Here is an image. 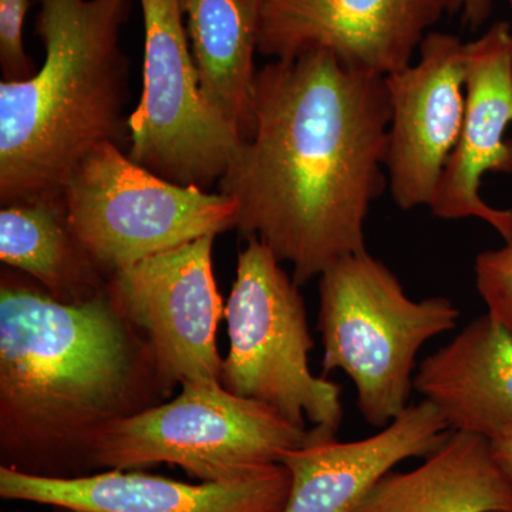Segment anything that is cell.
Listing matches in <instances>:
<instances>
[{"mask_svg": "<svg viewBox=\"0 0 512 512\" xmlns=\"http://www.w3.org/2000/svg\"><path fill=\"white\" fill-rule=\"evenodd\" d=\"M392 119L384 76L326 52L256 72L252 123L218 181L237 228L292 265L299 286L366 251L365 224L387 183Z\"/></svg>", "mask_w": 512, "mask_h": 512, "instance_id": "1", "label": "cell"}, {"mask_svg": "<svg viewBox=\"0 0 512 512\" xmlns=\"http://www.w3.org/2000/svg\"><path fill=\"white\" fill-rule=\"evenodd\" d=\"M171 396L146 338L109 293L69 305L22 272H2L3 467L37 477L90 476L109 427Z\"/></svg>", "mask_w": 512, "mask_h": 512, "instance_id": "2", "label": "cell"}, {"mask_svg": "<svg viewBox=\"0 0 512 512\" xmlns=\"http://www.w3.org/2000/svg\"><path fill=\"white\" fill-rule=\"evenodd\" d=\"M45 63L0 83L2 207L64 181L90 151L126 136L128 59L120 46L130 0H39Z\"/></svg>", "mask_w": 512, "mask_h": 512, "instance_id": "3", "label": "cell"}, {"mask_svg": "<svg viewBox=\"0 0 512 512\" xmlns=\"http://www.w3.org/2000/svg\"><path fill=\"white\" fill-rule=\"evenodd\" d=\"M458 318L444 296L410 298L367 249L346 256L319 276L323 373L342 370L355 384L360 416L383 429L409 407L421 348Z\"/></svg>", "mask_w": 512, "mask_h": 512, "instance_id": "4", "label": "cell"}, {"mask_svg": "<svg viewBox=\"0 0 512 512\" xmlns=\"http://www.w3.org/2000/svg\"><path fill=\"white\" fill-rule=\"evenodd\" d=\"M278 256L255 238L239 251L224 319L229 349L220 383L228 392L264 403L320 439H333L343 421L342 386L315 376V348L305 301Z\"/></svg>", "mask_w": 512, "mask_h": 512, "instance_id": "5", "label": "cell"}, {"mask_svg": "<svg viewBox=\"0 0 512 512\" xmlns=\"http://www.w3.org/2000/svg\"><path fill=\"white\" fill-rule=\"evenodd\" d=\"M312 439V429L221 383H185L175 399L109 427L94 450L93 467L99 473L165 463L201 483H229L281 463L286 451Z\"/></svg>", "mask_w": 512, "mask_h": 512, "instance_id": "6", "label": "cell"}, {"mask_svg": "<svg viewBox=\"0 0 512 512\" xmlns=\"http://www.w3.org/2000/svg\"><path fill=\"white\" fill-rule=\"evenodd\" d=\"M62 192L74 234L107 278L148 256L237 228L238 205L228 195L164 180L119 144L90 151Z\"/></svg>", "mask_w": 512, "mask_h": 512, "instance_id": "7", "label": "cell"}, {"mask_svg": "<svg viewBox=\"0 0 512 512\" xmlns=\"http://www.w3.org/2000/svg\"><path fill=\"white\" fill-rule=\"evenodd\" d=\"M144 84L127 119V156L164 180L208 190L227 173L242 136L202 93L180 0H140Z\"/></svg>", "mask_w": 512, "mask_h": 512, "instance_id": "8", "label": "cell"}, {"mask_svg": "<svg viewBox=\"0 0 512 512\" xmlns=\"http://www.w3.org/2000/svg\"><path fill=\"white\" fill-rule=\"evenodd\" d=\"M215 237H204L121 268L106 292L146 338L167 389L220 383L217 330L225 305L212 268Z\"/></svg>", "mask_w": 512, "mask_h": 512, "instance_id": "9", "label": "cell"}, {"mask_svg": "<svg viewBox=\"0 0 512 512\" xmlns=\"http://www.w3.org/2000/svg\"><path fill=\"white\" fill-rule=\"evenodd\" d=\"M466 43L430 32L419 59L384 76L392 119L386 171L390 194L403 211L433 205L466 113Z\"/></svg>", "mask_w": 512, "mask_h": 512, "instance_id": "10", "label": "cell"}, {"mask_svg": "<svg viewBox=\"0 0 512 512\" xmlns=\"http://www.w3.org/2000/svg\"><path fill=\"white\" fill-rule=\"evenodd\" d=\"M450 0H262L258 52L291 60L326 52L387 76L412 64Z\"/></svg>", "mask_w": 512, "mask_h": 512, "instance_id": "11", "label": "cell"}, {"mask_svg": "<svg viewBox=\"0 0 512 512\" xmlns=\"http://www.w3.org/2000/svg\"><path fill=\"white\" fill-rule=\"evenodd\" d=\"M291 474L282 463L229 483L190 484L141 470L79 478L30 476L0 466V497L83 512H282Z\"/></svg>", "mask_w": 512, "mask_h": 512, "instance_id": "12", "label": "cell"}, {"mask_svg": "<svg viewBox=\"0 0 512 512\" xmlns=\"http://www.w3.org/2000/svg\"><path fill=\"white\" fill-rule=\"evenodd\" d=\"M466 113L457 146L441 175L431 214L440 220L476 218L512 241V210L488 205L480 185L488 173H512V30L495 22L466 43Z\"/></svg>", "mask_w": 512, "mask_h": 512, "instance_id": "13", "label": "cell"}, {"mask_svg": "<svg viewBox=\"0 0 512 512\" xmlns=\"http://www.w3.org/2000/svg\"><path fill=\"white\" fill-rule=\"evenodd\" d=\"M450 433L439 410L421 400L366 439L318 440L313 434L306 446L282 457L291 474L282 512H353L394 467L429 456Z\"/></svg>", "mask_w": 512, "mask_h": 512, "instance_id": "14", "label": "cell"}, {"mask_svg": "<svg viewBox=\"0 0 512 512\" xmlns=\"http://www.w3.org/2000/svg\"><path fill=\"white\" fill-rule=\"evenodd\" d=\"M413 386L451 431L495 439L512 429V336L478 316L421 360Z\"/></svg>", "mask_w": 512, "mask_h": 512, "instance_id": "15", "label": "cell"}, {"mask_svg": "<svg viewBox=\"0 0 512 512\" xmlns=\"http://www.w3.org/2000/svg\"><path fill=\"white\" fill-rule=\"evenodd\" d=\"M512 511V484L490 441L451 431L419 467L390 471L353 512Z\"/></svg>", "mask_w": 512, "mask_h": 512, "instance_id": "16", "label": "cell"}, {"mask_svg": "<svg viewBox=\"0 0 512 512\" xmlns=\"http://www.w3.org/2000/svg\"><path fill=\"white\" fill-rule=\"evenodd\" d=\"M0 261L69 305L92 301L109 281L74 234L62 190L2 207Z\"/></svg>", "mask_w": 512, "mask_h": 512, "instance_id": "17", "label": "cell"}, {"mask_svg": "<svg viewBox=\"0 0 512 512\" xmlns=\"http://www.w3.org/2000/svg\"><path fill=\"white\" fill-rule=\"evenodd\" d=\"M202 93L247 136L262 0H180Z\"/></svg>", "mask_w": 512, "mask_h": 512, "instance_id": "18", "label": "cell"}, {"mask_svg": "<svg viewBox=\"0 0 512 512\" xmlns=\"http://www.w3.org/2000/svg\"><path fill=\"white\" fill-rule=\"evenodd\" d=\"M474 282L487 315L512 336V241L476 256Z\"/></svg>", "mask_w": 512, "mask_h": 512, "instance_id": "19", "label": "cell"}, {"mask_svg": "<svg viewBox=\"0 0 512 512\" xmlns=\"http://www.w3.org/2000/svg\"><path fill=\"white\" fill-rule=\"evenodd\" d=\"M29 9L30 0H0V66L6 82H22L37 72L23 46Z\"/></svg>", "mask_w": 512, "mask_h": 512, "instance_id": "20", "label": "cell"}, {"mask_svg": "<svg viewBox=\"0 0 512 512\" xmlns=\"http://www.w3.org/2000/svg\"><path fill=\"white\" fill-rule=\"evenodd\" d=\"M494 0H450V12L458 13L471 29H478L493 12Z\"/></svg>", "mask_w": 512, "mask_h": 512, "instance_id": "21", "label": "cell"}, {"mask_svg": "<svg viewBox=\"0 0 512 512\" xmlns=\"http://www.w3.org/2000/svg\"><path fill=\"white\" fill-rule=\"evenodd\" d=\"M488 441L495 464L512 484V429Z\"/></svg>", "mask_w": 512, "mask_h": 512, "instance_id": "22", "label": "cell"}, {"mask_svg": "<svg viewBox=\"0 0 512 512\" xmlns=\"http://www.w3.org/2000/svg\"><path fill=\"white\" fill-rule=\"evenodd\" d=\"M57 512H83V511H73V510H57Z\"/></svg>", "mask_w": 512, "mask_h": 512, "instance_id": "23", "label": "cell"}, {"mask_svg": "<svg viewBox=\"0 0 512 512\" xmlns=\"http://www.w3.org/2000/svg\"><path fill=\"white\" fill-rule=\"evenodd\" d=\"M508 2V5H510V9H511V12H512V0H507Z\"/></svg>", "mask_w": 512, "mask_h": 512, "instance_id": "24", "label": "cell"}, {"mask_svg": "<svg viewBox=\"0 0 512 512\" xmlns=\"http://www.w3.org/2000/svg\"><path fill=\"white\" fill-rule=\"evenodd\" d=\"M3 512H19V511H3Z\"/></svg>", "mask_w": 512, "mask_h": 512, "instance_id": "25", "label": "cell"}, {"mask_svg": "<svg viewBox=\"0 0 512 512\" xmlns=\"http://www.w3.org/2000/svg\"><path fill=\"white\" fill-rule=\"evenodd\" d=\"M497 512H512V511H497Z\"/></svg>", "mask_w": 512, "mask_h": 512, "instance_id": "26", "label": "cell"}]
</instances>
